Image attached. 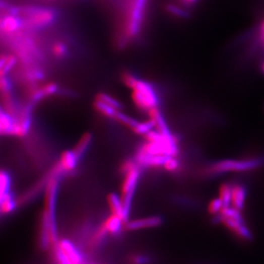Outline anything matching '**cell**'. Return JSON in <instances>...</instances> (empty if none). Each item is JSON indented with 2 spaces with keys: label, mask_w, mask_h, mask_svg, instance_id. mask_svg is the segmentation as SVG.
<instances>
[{
  "label": "cell",
  "mask_w": 264,
  "mask_h": 264,
  "mask_svg": "<svg viewBox=\"0 0 264 264\" xmlns=\"http://www.w3.org/2000/svg\"><path fill=\"white\" fill-rule=\"evenodd\" d=\"M147 113L149 115V118L154 121L156 130H158V132H160L164 136H173L165 119L158 108H154Z\"/></svg>",
  "instance_id": "cell-14"
},
{
  "label": "cell",
  "mask_w": 264,
  "mask_h": 264,
  "mask_svg": "<svg viewBox=\"0 0 264 264\" xmlns=\"http://www.w3.org/2000/svg\"><path fill=\"white\" fill-rule=\"evenodd\" d=\"M58 90H59V87L56 83H48V84L44 85L41 87L35 88L32 92L29 104H31L32 105L34 106V104H37L40 100H42L43 99L47 98L49 96L56 94Z\"/></svg>",
  "instance_id": "cell-12"
},
{
  "label": "cell",
  "mask_w": 264,
  "mask_h": 264,
  "mask_svg": "<svg viewBox=\"0 0 264 264\" xmlns=\"http://www.w3.org/2000/svg\"><path fill=\"white\" fill-rule=\"evenodd\" d=\"M155 128V123L154 121H152V119L147 120L146 121H139V123L136 125L135 128L133 129V131L136 134V135H145L149 133L150 131L154 129Z\"/></svg>",
  "instance_id": "cell-23"
},
{
  "label": "cell",
  "mask_w": 264,
  "mask_h": 264,
  "mask_svg": "<svg viewBox=\"0 0 264 264\" xmlns=\"http://www.w3.org/2000/svg\"><path fill=\"white\" fill-rule=\"evenodd\" d=\"M259 33H260V40L262 45H264V21H262L260 25V29H259Z\"/></svg>",
  "instance_id": "cell-31"
},
{
  "label": "cell",
  "mask_w": 264,
  "mask_h": 264,
  "mask_svg": "<svg viewBox=\"0 0 264 264\" xmlns=\"http://www.w3.org/2000/svg\"><path fill=\"white\" fill-rule=\"evenodd\" d=\"M246 199V189L244 185H233L232 190V205L234 208L241 211L244 209V203Z\"/></svg>",
  "instance_id": "cell-16"
},
{
  "label": "cell",
  "mask_w": 264,
  "mask_h": 264,
  "mask_svg": "<svg viewBox=\"0 0 264 264\" xmlns=\"http://www.w3.org/2000/svg\"><path fill=\"white\" fill-rule=\"evenodd\" d=\"M215 220L217 222H220L223 223L228 229L233 231L237 236L240 237L241 239H245V240H251L252 239V234L249 230V228L244 225V222L229 218V217H223L221 214L219 216L216 217Z\"/></svg>",
  "instance_id": "cell-7"
},
{
  "label": "cell",
  "mask_w": 264,
  "mask_h": 264,
  "mask_svg": "<svg viewBox=\"0 0 264 264\" xmlns=\"http://www.w3.org/2000/svg\"><path fill=\"white\" fill-rule=\"evenodd\" d=\"M12 180L8 172L2 169L0 174V197H3L6 194L11 192Z\"/></svg>",
  "instance_id": "cell-21"
},
{
  "label": "cell",
  "mask_w": 264,
  "mask_h": 264,
  "mask_svg": "<svg viewBox=\"0 0 264 264\" xmlns=\"http://www.w3.org/2000/svg\"><path fill=\"white\" fill-rule=\"evenodd\" d=\"M23 29H25L24 22L19 15L7 12L6 15L2 17L1 33L2 35H5L7 39L20 34Z\"/></svg>",
  "instance_id": "cell-6"
},
{
  "label": "cell",
  "mask_w": 264,
  "mask_h": 264,
  "mask_svg": "<svg viewBox=\"0 0 264 264\" xmlns=\"http://www.w3.org/2000/svg\"><path fill=\"white\" fill-rule=\"evenodd\" d=\"M163 222V220L158 216L144 217L139 219L131 220L124 225V228L127 231H138L148 228H154L159 227Z\"/></svg>",
  "instance_id": "cell-9"
},
{
  "label": "cell",
  "mask_w": 264,
  "mask_h": 264,
  "mask_svg": "<svg viewBox=\"0 0 264 264\" xmlns=\"http://www.w3.org/2000/svg\"><path fill=\"white\" fill-rule=\"evenodd\" d=\"M17 123V117L12 115L11 113L6 111L3 107L1 109L0 115V131L1 135L9 136L14 134L15 126Z\"/></svg>",
  "instance_id": "cell-13"
},
{
  "label": "cell",
  "mask_w": 264,
  "mask_h": 264,
  "mask_svg": "<svg viewBox=\"0 0 264 264\" xmlns=\"http://www.w3.org/2000/svg\"><path fill=\"white\" fill-rule=\"evenodd\" d=\"M107 203L111 214L120 217L125 223L129 221V217L126 215L121 196L114 192L110 193L107 197Z\"/></svg>",
  "instance_id": "cell-11"
},
{
  "label": "cell",
  "mask_w": 264,
  "mask_h": 264,
  "mask_svg": "<svg viewBox=\"0 0 264 264\" xmlns=\"http://www.w3.org/2000/svg\"><path fill=\"white\" fill-rule=\"evenodd\" d=\"M223 203H222V200L218 197V199H215L212 200L210 205H209V212L212 214V215H217L222 211V208H223Z\"/></svg>",
  "instance_id": "cell-28"
},
{
  "label": "cell",
  "mask_w": 264,
  "mask_h": 264,
  "mask_svg": "<svg viewBox=\"0 0 264 264\" xmlns=\"http://www.w3.org/2000/svg\"><path fill=\"white\" fill-rule=\"evenodd\" d=\"M92 141H93V135H92V134L86 133V134L82 135L77 144H76L75 148L73 149V152H75V154L76 155V157L78 158L79 161L82 159L85 153L87 152V150L89 149Z\"/></svg>",
  "instance_id": "cell-17"
},
{
  "label": "cell",
  "mask_w": 264,
  "mask_h": 264,
  "mask_svg": "<svg viewBox=\"0 0 264 264\" xmlns=\"http://www.w3.org/2000/svg\"><path fill=\"white\" fill-rule=\"evenodd\" d=\"M54 246H56L64 254L71 264H85V259L82 253L71 240L67 239H59Z\"/></svg>",
  "instance_id": "cell-8"
},
{
  "label": "cell",
  "mask_w": 264,
  "mask_h": 264,
  "mask_svg": "<svg viewBox=\"0 0 264 264\" xmlns=\"http://www.w3.org/2000/svg\"><path fill=\"white\" fill-rule=\"evenodd\" d=\"M264 163L263 159L254 158L246 160H223L211 164L207 173L209 174H220L228 172H243L258 168Z\"/></svg>",
  "instance_id": "cell-5"
},
{
  "label": "cell",
  "mask_w": 264,
  "mask_h": 264,
  "mask_svg": "<svg viewBox=\"0 0 264 264\" xmlns=\"http://www.w3.org/2000/svg\"><path fill=\"white\" fill-rule=\"evenodd\" d=\"M131 90L133 102L139 109L148 112L154 108H158L159 97L149 82L138 78Z\"/></svg>",
  "instance_id": "cell-4"
},
{
  "label": "cell",
  "mask_w": 264,
  "mask_h": 264,
  "mask_svg": "<svg viewBox=\"0 0 264 264\" xmlns=\"http://www.w3.org/2000/svg\"><path fill=\"white\" fill-rule=\"evenodd\" d=\"M18 201L15 199L14 195L12 192L6 194L3 197H0V206L1 213L3 215H8L16 210Z\"/></svg>",
  "instance_id": "cell-18"
},
{
  "label": "cell",
  "mask_w": 264,
  "mask_h": 264,
  "mask_svg": "<svg viewBox=\"0 0 264 264\" xmlns=\"http://www.w3.org/2000/svg\"><path fill=\"white\" fill-rule=\"evenodd\" d=\"M148 0H128L126 6L123 34L126 40H133L141 32Z\"/></svg>",
  "instance_id": "cell-3"
},
{
  "label": "cell",
  "mask_w": 264,
  "mask_h": 264,
  "mask_svg": "<svg viewBox=\"0 0 264 264\" xmlns=\"http://www.w3.org/2000/svg\"><path fill=\"white\" fill-rule=\"evenodd\" d=\"M261 71H262V72L264 73V62L262 63V65H261Z\"/></svg>",
  "instance_id": "cell-33"
},
{
  "label": "cell",
  "mask_w": 264,
  "mask_h": 264,
  "mask_svg": "<svg viewBox=\"0 0 264 264\" xmlns=\"http://www.w3.org/2000/svg\"><path fill=\"white\" fill-rule=\"evenodd\" d=\"M9 12L18 14L23 18L24 28L28 31H40L56 23L57 14L52 9L43 7L11 8Z\"/></svg>",
  "instance_id": "cell-1"
},
{
  "label": "cell",
  "mask_w": 264,
  "mask_h": 264,
  "mask_svg": "<svg viewBox=\"0 0 264 264\" xmlns=\"http://www.w3.org/2000/svg\"><path fill=\"white\" fill-rule=\"evenodd\" d=\"M232 190L233 185L228 183L222 184L220 187V199L222 200L224 207H229L232 204Z\"/></svg>",
  "instance_id": "cell-20"
},
{
  "label": "cell",
  "mask_w": 264,
  "mask_h": 264,
  "mask_svg": "<svg viewBox=\"0 0 264 264\" xmlns=\"http://www.w3.org/2000/svg\"><path fill=\"white\" fill-rule=\"evenodd\" d=\"M95 100L103 102L104 104L113 107L115 110H121L122 109V104L118 100H116L115 98H113L110 95H108L106 93H99L98 95L96 96Z\"/></svg>",
  "instance_id": "cell-22"
},
{
  "label": "cell",
  "mask_w": 264,
  "mask_h": 264,
  "mask_svg": "<svg viewBox=\"0 0 264 264\" xmlns=\"http://www.w3.org/2000/svg\"><path fill=\"white\" fill-rule=\"evenodd\" d=\"M124 225L125 222L120 217L110 214L100 226L107 234L115 235L121 232V229L124 228Z\"/></svg>",
  "instance_id": "cell-15"
},
{
  "label": "cell",
  "mask_w": 264,
  "mask_h": 264,
  "mask_svg": "<svg viewBox=\"0 0 264 264\" xmlns=\"http://www.w3.org/2000/svg\"><path fill=\"white\" fill-rule=\"evenodd\" d=\"M115 120L119 121V122H121V124H123L124 126L129 127L132 130L139 123V121L137 120H135L131 116H128L126 114H124V113L121 112V110H119L116 115H115Z\"/></svg>",
  "instance_id": "cell-26"
},
{
  "label": "cell",
  "mask_w": 264,
  "mask_h": 264,
  "mask_svg": "<svg viewBox=\"0 0 264 264\" xmlns=\"http://www.w3.org/2000/svg\"><path fill=\"white\" fill-rule=\"evenodd\" d=\"M79 159L76 157L73 150H67L60 156L59 160L56 163V167L62 174L73 171L76 169Z\"/></svg>",
  "instance_id": "cell-10"
},
{
  "label": "cell",
  "mask_w": 264,
  "mask_h": 264,
  "mask_svg": "<svg viewBox=\"0 0 264 264\" xmlns=\"http://www.w3.org/2000/svg\"><path fill=\"white\" fill-rule=\"evenodd\" d=\"M168 11H169L170 13H172L173 15H175V16H178L180 17H185V13L184 11H182L181 9L179 8L177 6H169L168 7Z\"/></svg>",
  "instance_id": "cell-29"
},
{
  "label": "cell",
  "mask_w": 264,
  "mask_h": 264,
  "mask_svg": "<svg viewBox=\"0 0 264 264\" xmlns=\"http://www.w3.org/2000/svg\"><path fill=\"white\" fill-rule=\"evenodd\" d=\"M133 264H146L148 261V258L142 255H135L131 259Z\"/></svg>",
  "instance_id": "cell-30"
},
{
  "label": "cell",
  "mask_w": 264,
  "mask_h": 264,
  "mask_svg": "<svg viewBox=\"0 0 264 264\" xmlns=\"http://www.w3.org/2000/svg\"><path fill=\"white\" fill-rule=\"evenodd\" d=\"M51 52L53 54L54 56H56V58L62 59L68 56L69 47L64 43L57 41V42L54 43L51 46Z\"/></svg>",
  "instance_id": "cell-24"
},
{
  "label": "cell",
  "mask_w": 264,
  "mask_h": 264,
  "mask_svg": "<svg viewBox=\"0 0 264 264\" xmlns=\"http://www.w3.org/2000/svg\"><path fill=\"white\" fill-rule=\"evenodd\" d=\"M163 167L166 171H176L180 167V162L176 159L175 157H168Z\"/></svg>",
  "instance_id": "cell-27"
},
{
  "label": "cell",
  "mask_w": 264,
  "mask_h": 264,
  "mask_svg": "<svg viewBox=\"0 0 264 264\" xmlns=\"http://www.w3.org/2000/svg\"><path fill=\"white\" fill-rule=\"evenodd\" d=\"M197 0H184L185 4H193L197 2Z\"/></svg>",
  "instance_id": "cell-32"
},
{
  "label": "cell",
  "mask_w": 264,
  "mask_h": 264,
  "mask_svg": "<svg viewBox=\"0 0 264 264\" xmlns=\"http://www.w3.org/2000/svg\"><path fill=\"white\" fill-rule=\"evenodd\" d=\"M141 166L135 160H126L121 165V172L124 174L123 181L121 184V196L124 208L128 217L132 207L133 200L138 185Z\"/></svg>",
  "instance_id": "cell-2"
},
{
  "label": "cell",
  "mask_w": 264,
  "mask_h": 264,
  "mask_svg": "<svg viewBox=\"0 0 264 264\" xmlns=\"http://www.w3.org/2000/svg\"><path fill=\"white\" fill-rule=\"evenodd\" d=\"M17 59L14 56H3L1 60V76H7L15 66Z\"/></svg>",
  "instance_id": "cell-25"
},
{
  "label": "cell",
  "mask_w": 264,
  "mask_h": 264,
  "mask_svg": "<svg viewBox=\"0 0 264 264\" xmlns=\"http://www.w3.org/2000/svg\"><path fill=\"white\" fill-rule=\"evenodd\" d=\"M93 107L98 112L100 113L102 115L106 116L108 118L114 119L115 120V115L118 112V110H115L113 107L104 104L103 102L95 100L93 103Z\"/></svg>",
  "instance_id": "cell-19"
}]
</instances>
